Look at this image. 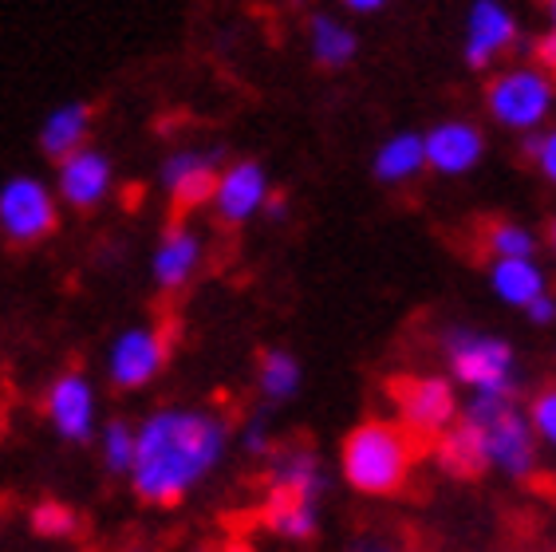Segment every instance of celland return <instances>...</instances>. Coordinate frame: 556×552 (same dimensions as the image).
Masks as SVG:
<instances>
[{
  "mask_svg": "<svg viewBox=\"0 0 556 552\" xmlns=\"http://www.w3.org/2000/svg\"><path fill=\"white\" fill-rule=\"evenodd\" d=\"M205 244L198 237V229H190L186 222H170L162 229L159 244H154V256H150V273H154V285L162 292H182L190 285L198 268H202Z\"/></svg>",
  "mask_w": 556,
  "mask_h": 552,
  "instance_id": "14",
  "label": "cell"
},
{
  "mask_svg": "<svg viewBox=\"0 0 556 552\" xmlns=\"http://www.w3.org/2000/svg\"><path fill=\"white\" fill-rule=\"evenodd\" d=\"M525 411H529V423H533L536 442L548 447V450H556V382L541 387V391L525 403Z\"/></svg>",
  "mask_w": 556,
  "mask_h": 552,
  "instance_id": "26",
  "label": "cell"
},
{
  "mask_svg": "<svg viewBox=\"0 0 556 552\" xmlns=\"http://www.w3.org/2000/svg\"><path fill=\"white\" fill-rule=\"evenodd\" d=\"M96 447H99L103 469L115 474V478H127L130 462H135V426H130L127 418H111V423L99 426Z\"/></svg>",
  "mask_w": 556,
  "mask_h": 552,
  "instance_id": "24",
  "label": "cell"
},
{
  "mask_svg": "<svg viewBox=\"0 0 556 552\" xmlns=\"http://www.w3.org/2000/svg\"><path fill=\"white\" fill-rule=\"evenodd\" d=\"M261 213H268L273 222H277V217H285V213H289V202H285V193H268V202H265V210H261Z\"/></svg>",
  "mask_w": 556,
  "mask_h": 552,
  "instance_id": "32",
  "label": "cell"
},
{
  "mask_svg": "<svg viewBox=\"0 0 556 552\" xmlns=\"http://www.w3.org/2000/svg\"><path fill=\"white\" fill-rule=\"evenodd\" d=\"M525 319H529L533 328H548V324H556V297L553 292H545L541 300H533V304L525 309Z\"/></svg>",
  "mask_w": 556,
  "mask_h": 552,
  "instance_id": "30",
  "label": "cell"
},
{
  "mask_svg": "<svg viewBox=\"0 0 556 552\" xmlns=\"http://www.w3.org/2000/svg\"><path fill=\"white\" fill-rule=\"evenodd\" d=\"M33 529L40 532V537H52V541H60V537H72L75 529H79V517H75L72 505H60V501H40L33 510Z\"/></svg>",
  "mask_w": 556,
  "mask_h": 552,
  "instance_id": "27",
  "label": "cell"
},
{
  "mask_svg": "<svg viewBox=\"0 0 556 552\" xmlns=\"http://www.w3.org/2000/svg\"><path fill=\"white\" fill-rule=\"evenodd\" d=\"M241 447H245L253 457H268L273 450H277V438H273L265 418H253V423L241 430Z\"/></svg>",
  "mask_w": 556,
  "mask_h": 552,
  "instance_id": "28",
  "label": "cell"
},
{
  "mask_svg": "<svg viewBox=\"0 0 556 552\" xmlns=\"http://www.w3.org/2000/svg\"><path fill=\"white\" fill-rule=\"evenodd\" d=\"M55 166H60V198H64L72 210H96L111 193L115 171H111V159L103 150L84 147V150H75L72 159L55 162Z\"/></svg>",
  "mask_w": 556,
  "mask_h": 552,
  "instance_id": "16",
  "label": "cell"
},
{
  "mask_svg": "<svg viewBox=\"0 0 556 552\" xmlns=\"http://www.w3.org/2000/svg\"><path fill=\"white\" fill-rule=\"evenodd\" d=\"M462 423L485 450V466L509 481H533L541 469V442L533 435L521 394H470L462 403Z\"/></svg>",
  "mask_w": 556,
  "mask_h": 552,
  "instance_id": "2",
  "label": "cell"
},
{
  "mask_svg": "<svg viewBox=\"0 0 556 552\" xmlns=\"http://www.w3.org/2000/svg\"><path fill=\"white\" fill-rule=\"evenodd\" d=\"M261 525L273 537H280V541L304 544L320 532V505L292 498V493H265V501H261Z\"/></svg>",
  "mask_w": 556,
  "mask_h": 552,
  "instance_id": "17",
  "label": "cell"
},
{
  "mask_svg": "<svg viewBox=\"0 0 556 552\" xmlns=\"http://www.w3.org/2000/svg\"><path fill=\"white\" fill-rule=\"evenodd\" d=\"M268 193H273V186H268L265 166L253 159H241V162L222 166L214 202L210 205H214V213L225 225H245L249 217H257V213L265 210Z\"/></svg>",
  "mask_w": 556,
  "mask_h": 552,
  "instance_id": "13",
  "label": "cell"
},
{
  "mask_svg": "<svg viewBox=\"0 0 556 552\" xmlns=\"http://www.w3.org/2000/svg\"><path fill=\"white\" fill-rule=\"evenodd\" d=\"M233 430L214 406H154L135 423L130 489L147 505H178L214 478Z\"/></svg>",
  "mask_w": 556,
  "mask_h": 552,
  "instance_id": "1",
  "label": "cell"
},
{
  "mask_svg": "<svg viewBox=\"0 0 556 552\" xmlns=\"http://www.w3.org/2000/svg\"><path fill=\"white\" fill-rule=\"evenodd\" d=\"M217 174H222V150H178L162 162V190L178 213L214 202Z\"/></svg>",
  "mask_w": 556,
  "mask_h": 552,
  "instance_id": "10",
  "label": "cell"
},
{
  "mask_svg": "<svg viewBox=\"0 0 556 552\" xmlns=\"http://www.w3.org/2000/svg\"><path fill=\"white\" fill-rule=\"evenodd\" d=\"M308 43H312V55H316V64L320 67H343L355 60V48H359V40H355L352 28H343L336 16H328V12H320V16H312L308 24Z\"/></svg>",
  "mask_w": 556,
  "mask_h": 552,
  "instance_id": "23",
  "label": "cell"
},
{
  "mask_svg": "<svg viewBox=\"0 0 556 552\" xmlns=\"http://www.w3.org/2000/svg\"><path fill=\"white\" fill-rule=\"evenodd\" d=\"M170 336L159 324H135L118 331L108 348V379L115 391H142L166 372Z\"/></svg>",
  "mask_w": 556,
  "mask_h": 552,
  "instance_id": "8",
  "label": "cell"
},
{
  "mask_svg": "<svg viewBox=\"0 0 556 552\" xmlns=\"http://www.w3.org/2000/svg\"><path fill=\"white\" fill-rule=\"evenodd\" d=\"M265 493H292V498L316 501L328 498V469L320 454L304 442H285L265 457Z\"/></svg>",
  "mask_w": 556,
  "mask_h": 552,
  "instance_id": "11",
  "label": "cell"
},
{
  "mask_svg": "<svg viewBox=\"0 0 556 552\" xmlns=\"http://www.w3.org/2000/svg\"><path fill=\"white\" fill-rule=\"evenodd\" d=\"M525 48L517 16L505 9L502 0H473L470 16H466V64L490 67L502 52Z\"/></svg>",
  "mask_w": 556,
  "mask_h": 552,
  "instance_id": "12",
  "label": "cell"
},
{
  "mask_svg": "<svg viewBox=\"0 0 556 552\" xmlns=\"http://www.w3.org/2000/svg\"><path fill=\"white\" fill-rule=\"evenodd\" d=\"M536 166L548 181L556 186V130H545L541 135V150H536Z\"/></svg>",
  "mask_w": 556,
  "mask_h": 552,
  "instance_id": "31",
  "label": "cell"
},
{
  "mask_svg": "<svg viewBox=\"0 0 556 552\" xmlns=\"http://www.w3.org/2000/svg\"><path fill=\"white\" fill-rule=\"evenodd\" d=\"M60 205L55 193L33 174H16L0 186V234L12 244H40L55 234Z\"/></svg>",
  "mask_w": 556,
  "mask_h": 552,
  "instance_id": "7",
  "label": "cell"
},
{
  "mask_svg": "<svg viewBox=\"0 0 556 552\" xmlns=\"http://www.w3.org/2000/svg\"><path fill=\"white\" fill-rule=\"evenodd\" d=\"M418 171H427V147H422V135L418 130H399L375 150L371 174L383 186H399V181H410Z\"/></svg>",
  "mask_w": 556,
  "mask_h": 552,
  "instance_id": "21",
  "label": "cell"
},
{
  "mask_svg": "<svg viewBox=\"0 0 556 552\" xmlns=\"http://www.w3.org/2000/svg\"><path fill=\"white\" fill-rule=\"evenodd\" d=\"M485 106L490 115L509 130L533 135L556 106V79L545 75L536 64L505 67L485 87Z\"/></svg>",
  "mask_w": 556,
  "mask_h": 552,
  "instance_id": "6",
  "label": "cell"
},
{
  "mask_svg": "<svg viewBox=\"0 0 556 552\" xmlns=\"http://www.w3.org/2000/svg\"><path fill=\"white\" fill-rule=\"evenodd\" d=\"M359 552H422V549H410V544H364Z\"/></svg>",
  "mask_w": 556,
  "mask_h": 552,
  "instance_id": "34",
  "label": "cell"
},
{
  "mask_svg": "<svg viewBox=\"0 0 556 552\" xmlns=\"http://www.w3.org/2000/svg\"><path fill=\"white\" fill-rule=\"evenodd\" d=\"M387 399L395 411V426L415 447H434L462 418L458 387L450 382V375H399L387 382Z\"/></svg>",
  "mask_w": 556,
  "mask_h": 552,
  "instance_id": "5",
  "label": "cell"
},
{
  "mask_svg": "<svg viewBox=\"0 0 556 552\" xmlns=\"http://www.w3.org/2000/svg\"><path fill=\"white\" fill-rule=\"evenodd\" d=\"M490 288L502 304L525 312L548 292V276L536 265V256L533 261H490Z\"/></svg>",
  "mask_w": 556,
  "mask_h": 552,
  "instance_id": "18",
  "label": "cell"
},
{
  "mask_svg": "<svg viewBox=\"0 0 556 552\" xmlns=\"http://www.w3.org/2000/svg\"><path fill=\"white\" fill-rule=\"evenodd\" d=\"M485 253L490 261H533L536 237L517 222H490L485 225Z\"/></svg>",
  "mask_w": 556,
  "mask_h": 552,
  "instance_id": "25",
  "label": "cell"
},
{
  "mask_svg": "<svg viewBox=\"0 0 556 552\" xmlns=\"http://www.w3.org/2000/svg\"><path fill=\"white\" fill-rule=\"evenodd\" d=\"M533 60H536V67H541V72L556 79V28H548L541 40H533Z\"/></svg>",
  "mask_w": 556,
  "mask_h": 552,
  "instance_id": "29",
  "label": "cell"
},
{
  "mask_svg": "<svg viewBox=\"0 0 556 552\" xmlns=\"http://www.w3.org/2000/svg\"><path fill=\"white\" fill-rule=\"evenodd\" d=\"M442 355L454 387H466L470 394H521V363L514 343L502 336L478 328H446Z\"/></svg>",
  "mask_w": 556,
  "mask_h": 552,
  "instance_id": "4",
  "label": "cell"
},
{
  "mask_svg": "<svg viewBox=\"0 0 556 552\" xmlns=\"http://www.w3.org/2000/svg\"><path fill=\"white\" fill-rule=\"evenodd\" d=\"M304 372H300V360L285 348H268L257 363V391L265 394L268 403H289L296 399Z\"/></svg>",
  "mask_w": 556,
  "mask_h": 552,
  "instance_id": "22",
  "label": "cell"
},
{
  "mask_svg": "<svg viewBox=\"0 0 556 552\" xmlns=\"http://www.w3.org/2000/svg\"><path fill=\"white\" fill-rule=\"evenodd\" d=\"M422 147H427V166L430 171L446 174V178H458V174H470L485 154V135L473 123H462V118H450L439 123L434 130L422 135Z\"/></svg>",
  "mask_w": 556,
  "mask_h": 552,
  "instance_id": "15",
  "label": "cell"
},
{
  "mask_svg": "<svg viewBox=\"0 0 556 552\" xmlns=\"http://www.w3.org/2000/svg\"><path fill=\"white\" fill-rule=\"evenodd\" d=\"M43 414L48 426L72 447H87L99 435V394L84 372H64L48 382Z\"/></svg>",
  "mask_w": 556,
  "mask_h": 552,
  "instance_id": "9",
  "label": "cell"
},
{
  "mask_svg": "<svg viewBox=\"0 0 556 552\" xmlns=\"http://www.w3.org/2000/svg\"><path fill=\"white\" fill-rule=\"evenodd\" d=\"M430 450H434V462H439V469H442V474H450V478L470 481V478H482V474H490L482 442H478V435H473V426H466L462 418L450 426L446 435H442Z\"/></svg>",
  "mask_w": 556,
  "mask_h": 552,
  "instance_id": "20",
  "label": "cell"
},
{
  "mask_svg": "<svg viewBox=\"0 0 556 552\" xmlns=\"http://www.w3.org/2000/svg\"><path fill=\"white\" fill-rule=\"evenodd\" d=\"M87 127H91V106L87 103H60L40 127V150L52 162L72 159L75 150L87 147Z\"/></svg>",
  "mask_w": 556,
  "mask_h": 552,
  "instance_id": "19",
  "label": "cell"
},
{
  "mask_svg": "<svg viewBox=\"0 0 556 552\" xmlns=\"http://www.w3.org/2000/svg\"><path fill=\"white\" fill-rule=\"evenodd\" d=\"M548 249H553V256H556V217L548 222Z\"/></svg>",
  "mask_w": 556,
  "mask_h": 552,
  "instance_id": "35",
  "label": "cell"
},
{
  "mask_svg": "<svg viewBox=\"0 0 556 552\" xmlns=\"http://www.w3.org/2000/svg\"><path fill=\"white\" fill-rule=\"evenodd\" d=\"M418 447L395 426V418H364L340 447L343 481L364 498H395L415 474Z\"/></svg>",
  "mask_w": 556,
  "mask_h": 552,
  "instance_id": "3",
  "label": "cell"
},
{
  "mask_svg": "<svg viewBox=\"0 0 556 552\" xmlns=\"http://www.w3.org/2000/svg\"><path fill=\"white\" fill-rule=\"evenodd\" d=\"M343 4H348L352 12H379L387 0H343Z\"/></svg>",
  "mask_w": 556,
  "mask_h": 552,
  "instance_id": "33",
  "label": "cell"
},
{
  "mask_svg": "<svg viewBox=\"0 0 556 552\" xmlns=\"http://www.w3.org/2000/svg\"><path fill=\"white\" fill-rule=\"evenodd\" d=\"M545 9H548V21H553V28H556V0H545Z\"/></svg>",
  "mask_w": 556,
  "mask_h": 552,
  "instance_id": "36",
  "label": "cell"
}]
</instances>
